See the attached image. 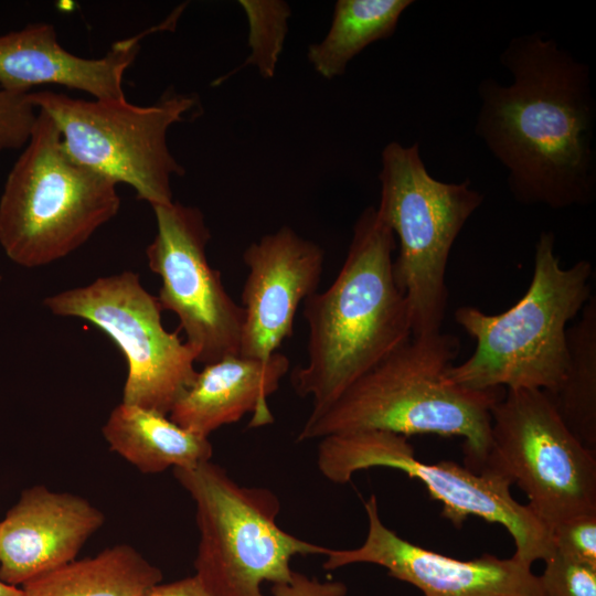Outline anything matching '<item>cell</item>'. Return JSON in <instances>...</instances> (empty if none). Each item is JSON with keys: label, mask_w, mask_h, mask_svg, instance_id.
Here are the masks:
<instances>
[{"label": "cell", "mask_w": 596, "mask_h": 596, "mask_svg": "<svg viewBox=\"0 0 596 596\" xmlns=\"http://www.w3.org/2000/svg\"><path fill=\"white\" fill-rule=\"evenodd\" d=\"M512 81L478 86L476 135L508 171L521 204L566 209L596 198V119L589 67L545 32L511 39L500 55Z\"/></svg>", "instance_id": "1"}, {"label": "cell", "mask_w": 596, "mask_h": 596, "mask_svg": "<svg viewBox=\"0 0 596 596\" xmlns=\"http://www.w3.org/2000/svg\"><path fill=\"white\" fill-rule=\"evenodd\" d=\"M392 230L369 206L358 217L344 263L324 291L304 304L308 361L291 372L316 415L412 337L409 309L393 269Z\"/></svg>", "instance_id": "2"}, {"label": "cell", "mask_w": 596, "mask_h": 596, "mask_svg": "<svg viewBox=\"0 0 596 596\" xmlns=\"http://www.w3.org/2000/svg\"><path fill=\"white\" fill-rule=\"evenodd\" d=\"M459 351V340L449 333L411 337L309 415L297 440L360 430L457 436L464 439L466 467L481 471L491 447V409L503 389L476 391L449 381Z\"/></svg>", "instance_id": "3"}, {"label": "cell", "mask_w": 596, "mask_h": 596, "mask_svg": "<svg viewBox=\"0 0 596 596\" xmlns=\"http://www.w3.org/2000/svg\"><path fill=\"white\" fill-rule=\"evenodd\" d=\"M592 276L593 266L585 259L563 268L555 235L542 232L531 283L515 305L497 315L472 306L456 309L457 324L476 347L467 360L448 369L449 381L476 391L554 392L568 363L567 323L593 296Z\"/></svg>", "instance_id": "4"}, {"label": "cell", "mask_w": 596, "mask_h": 596, "mask_svg": "<svg viewBox=\"0 0 596 596\" xmlns=\"http://www.w3.org/2000/svg\"><path fill=\"white\" fill-rule=\"evenodd\" d=\"M119 207L117 183L76 161L52 117L39 109L0 198V245L6 255L25 268L60 260Z\"/></svg>", "instance_id": "5"}, {"label": "cell", "mask_w": 596, "mask_h": 596, "mask_svg": "<svg viewBox=\"0 0 596 596\" xmlns=\"http://www.w3.org/2000/svg\"><path fill=\"white\" fill-rule=\"evenodd\" d=\"M381 161L375 209L400 244L393 269L408 304L412 337L437 333L447 307L451 247L483 196L468 179L448 183L432 177L417 142L387 143Z\"/></svg>", "instance_id": "6"}, {"label": "cell", "mask_w": 596, "mask_h": 596, "mask_svg": "<svg viewBox=\"0 0 596 596\" xmlns=\"http://www.w3.org/2000/svg\"><path fill=\"white\" fill-rule=\"evenodd\" d=\"M172 470L195 503L194 575L212 596H264V582H290L294 556L328 552L277 524L280 502L270 490L241 486L211 460Z\"/></svg>", "instance_id": "7"}, {"label": "cell", "mask_w": 596, "mask_h": 596, "mask_svg": "<svg viewBox=\"0 0 596 596\" xmlns=\"http://www.w3.org/2000/svg\"><path fill=\"white\" fill-rule=\"evenodd\" d=\"M317 465L331 482L347 483L354 472L384 467L400 470L424 483L441 515L460 529L468 517H478L507 529L513 556L529 565L552 552L551 532L526 504L511 494L512 481L500 471H475L450 460L421 461L407 437L385 430H360L320 438Z\"/></svg>", "instance_id": "8"}, {"label": "cell", "mask_w": 596, "mask_h": 596, "mask_svg": "<svg viewBox=\"0 0 596 596\" xmlns=\"http://www.w3.org/2000/svg\"><path fill=\"white\" fill-rule=\"evenodd\" d=\"M32 104L54 120L66 151L79 163L130 185L151 207L173 202L171 178L184 168L169 150V128L195 105L170 94L150 106L124 99L73 98L52 91L31 93Z\"/></svg>", "instance_id": "9"}, {"label": "cell", "mask_w": 596, "mask_h": 596, "mask_svg": "<svg viewBox=\"0 0 596 596\" xmlns=\"http://www.w3.org/2000/svg\"><path fill=\"white\" fill-rule=\"evenodd\" d=\"M595 453L570 430L541 390H508L491 409L485 468L517 485L550 532L565 520L596 512Z\"/></svg>", "instance_id": "10"}, {"label": "cell", "mask_w": 596, "mask_h": 596, "mask_svg": "<svg viewBox=\"0 0 596 596\" xmlns=\"http://www.w3.org/2000/svg\"><path fill=\"white\" fill-rule=\"evenodd\" d=\"M56 316L88 321L124 353L127 377L121 403L168 415L198 374L195 355L178 332L161 322V305L131 270L46 297Z\"/></svg>", "instance_id": "11"}, {"label": "cell", "mask_w": 596, "mask_h": 596, "mask_svg": "<svg viewBox=\"0 0 596 596\" xmlns=\"http://www.w3.org/2000/svg\"><path fill=\"white\" fill-rule=\"evenodd\" d=\"M157 233L146 249L149 268L161 278L158 300L177 315L195 362L210 364L241 354L244 310L209 264L210 230L195 206L171 202L152 207Z\"/></svg>", "instance_id": "12"}, {"label": "cell", "mask_w": 596, "mask_h": 596, "mask_svg": "<svg viewBox=\"0 0 596 596\" xmlns=\"http://www.w3.org/2000/svg\"><path fill=\"white\" fill-rule=\"evenodd\" d=\"M364 509L369 523L365 541L351 550L329 549L324 570L355 563L380 565L424 596H546L532 565L513 555L499 558L486 553L469 561L453 558L411 543L385 526L374 494Z\"/></svg>", "instance_id": "13"}, {"label": "cell", "mask_w": 596, "mask_h": 596, "mask_svg": "<svg viewBox=\"0 0 596 596\" xmlns=\"http://www.w3.org/2000/svg\"><path fill=\"white\" fill-rule=\"evenodd\" d=\"M248 274L242 289L244 327L241 354L269 360L292 334L298 307L320 283L324 252L283 226L243 253Z\"/></svg>", "instance_id": "14"}, {"label": "cell", "mask_w": 596, "mask_h": 596, "mask_svg": "<svg viewBox=\"0 0 596 596\" xmlns=\"http://www.w3.org/2000/svg\"><path fill=\"white\" fill-rule=\"evenodd\" d=\"M104 522L81 496L43 485L24 489L0 521V579L22 585L74 561Z\"/></svg>", "instance_id": "15"}, {"label": "cell", "mask_w": 596, "mask_h": 596, "mask_svg": "<svg viewBox=\"0 0 596 596\" xmlns=\"http://www.w3.org/2000/svg\"><path fill=\"white\" fill-rule=\"evenodd\" d=\"M148 33L117 41L103 57L87 58L63 47L52 24H28L0 35V88L28 94L35 86L60 85L94 99H124V74Z\"/></svg>", "instance_id": "16"}, {"label": "cell", "mask_w": 596, "mask_h": 596, "mask_svg": "<svg viewBox=\"0 0 596 596\" xmlns=\"http://www.w3.org/2000/svg\"><path fill=\"white\" fill-rule=\"evenodd\" d=\"M289 365V359L279 351L269 360L237 354L205 364L173 405L169 418L205 437L247 413H252L248 427L272 424L267 397L278 390Z\"/></svg>", "instance_id": "17"}, {"label": "cell", "mask_w": 596, "mask_h": 596, "mask_svg": "<svg viewBox=\"0 0 596 596\" xmlns=\"http://www.w3.org/2000/svg\"><path fill=\"white\" fill-rule=\"evenodd\" d=\"M102 433L109 449L143 473L192 468L211 460L209 437L192 433L159 412L120 403Z\"/></svg>", "instance_id": "18"}, {"label": "cell", "mask_w": 596, "mask_h": 596, "mask_svg": "<svg viewBox=\"0 0 596 596\" xmlns=\"http://www.w3.org/2000/svg\"><path fill=\"white\" fill-rule=\"evenodd\" d=\"M162 572L129 544L74 560L24 584V596H142Z\"/></svg>", "instance_id": "19"}, {"label": "cell", "mask_w": 596, "mask_h": 596, "mask_svg": "<svg viewBox=\"0 0 596 596\" xmlns=\"http://www.w3.org/2000/svg\"><path fill=\"white\" fill-rule=\"evenodd\" d=\"M412 0H339L324 39L308 47L317 73L332 79L368 45L391 38Z\"/></svg>", "instance_id": "20"}, {"label": "cell", "mask_w": 596, "mask_h": 596, "mask_svg": "<svg viewBox=\"0 0 596 596\" xmlns=\"http://www.w3.org/2000/svg\"><path fill=\"white\" fill-rule=\"evenodd\" d=\"M567 329L568 363L558 387L545 393L555 411L588 449L596 451V298Z\"/></svg>", "instance_id": "21"}, {"label": "cell", "mask_w": 596, "mask_h": 596, "mask_svg": "<svg viewBox=\"0 0 596 596\" xmlns=\"http://www.w3.org/2000/svg\"><path fill=\"white\" fill-rule=\"evenodd\" d=\"M240 4L248 20L251 47V54L241 67L253 64L263 77L270 78L283 51L290 8L278 0H241Z\"/></svg>", "instance_id": "22"}, {"label": "cell", "mask_w": 596, "mask_h": 596, "mask_svg": "<svg viewBox=\"0 0 596 596\" xmlns=\"http://www.w3.org/2000/svg\"><path fill=\"white\" fill-rule=\"evenodd\" d=\"M544 562L539 577L546 596H596V566L555 550Z\"/></svg>", "instance_id": "23"}, {"label": "cell", "mask_w": 596, "mask_h": 596, "mask_svg": "<svg viewBox=\"0 0 596 596\" xmlns=\"http://www.w3.org/2000/svg\"><path fill=\"white\" fill-rule=\"evenodd\" d=\"M29 94L0 88V152L20 149L30 139L39 109Z\"/></svg>", "instance_id": "24"}, {"label": "cell", "mask_w": 596, "mask_h": 596, "mask_svg": "<svg viewBox=\"0 0 596 596\" xmlns=\"http://www.w3.org/2000/svg\"><path fill=\"white\" fill-rule=\"evenodd\" d=\"M553 550L596 566V512L565 520L551 530Z\"/></svg>", "instance_id": "25"}, {"label": "cell", "mask_w": 596, "mask_h": 596, "mask_svg": "<svg viewBox=\"0 0 596 596\" xmlns=\"http://www.w3.org/2000/svg\"><path fill=\"white\" fill-rule=\"evenodd\" d=\"M272 593L274 596H345L347 586L342 582H321L294 571L290 582L274 584Z\"/></svg>", "instance_id": "26"}, {"label": "cell", "mask_w": 596, "mask_h": 596, "mask_svg": "<svg viewBox=\"0 0 596 596\" xmlns=\"http://www.w3.org/2000/svg\"><path fill=\"white\" fill-rule=\"evenodd\" d=\"M142 596H212L193 575L169 583H159Z\"/></svg>", "instance_id": "27"}, {"label": "cell", "mask_w": 596, "mask_h": 596, "mask_svg": "<svg viewBox=\"0 0 596 596\" xmlns=\"http://www.w3.org/2000/svg\"><path fill=\"white\" fill-rule=\"evenodd\" d=\"M0 596H24L21 588L7 584L0 579Z\"/></svg>", "instance_id": "28"}, {"label": "cell", "mask_w": 596, "mask_h": 596, "mask_svg": "<svg viewBox=\"0 0 596 596\" xmlns=\"http://www.w3.org/2000/svg\"><path fill=\"white\" fill-rule=\"evenodd\" d=\"M1 279H2V276H1V273H0V281H1Z\"/></svg>", "instance_id": "29"}]
</instances>
